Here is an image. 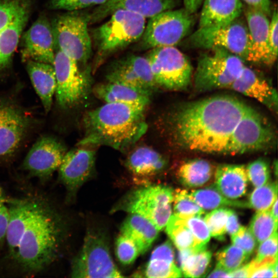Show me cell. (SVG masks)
I'll return each instance as SVG.
<instances>
[{"mask_svg": "<svg viewBox=\"0 0 278 278\" xmlns=\"http://www.w3.org/2000/svg\"><path fill=\"white\" fill-rule=\"evenodd\" d=\"M55 44L51 24L40 16L26 31L22 41V56L24 61L53 64Z\"/></svg>", "mask_w": 278, "mask_h": 278, "instance_id": "cell-17", "label": "cell"}, {"mask_svg": "<svg viewBox=\"0 0 278 278\" xmlns=\"http://www.w3.org/2000/svg\"><path fill=\"white\" fill-rule=\"evenodd\" d=\"M190 195L194 201L205 212L223 206L249 207L247 202L228 199L223 196L214 185L192 190Z\"/></svg>", "mask_w": 278, "mask_h": 278, "instance_id": "cell-32", "label": "cell"}, {"mask_svg": "<svg viewBox=\"0 0 278 278\" xmlns=\"http://www.w3.org/2000/svg\"><path fill=\"white\" fill-rule=\"evenodd\" d=\"M204 0H183L185 9L188 13L193 14L202 6Z\"/></svg>", "mask_w": 278, "mask_h": 278, "instance_id": "cell-51", "label": "cell"}, {"mask_svg": "<svg viewBox=\"0 0 278 278\" xmlns=\"http://www.w3.org/2000/svg\"><path fill=\"white\" fill-rule=\"evenodd\" d=\"M110 19L94 31L97 49L93 72L109 56L140 39L146 26V19L122 9L114 11Z\"/></svg>", "mask_w": 278, "mask_h": 278, "instance_id": "cell-4", "label": "cell"}, {"mask_svg": "<svg viewBox=\"0 0 278 278\" xmlns=\"http://www.w3.org/2000/svg\"><path fill=\"white\" fill-rule=\"evenodd\" d=\"M167 164L166 159L160 152L147 145L134 148L125 161L134 182L145 185L150 183L151 179L161 172Z\"/></svg>", "mask_w": 278, "mask_h": 278, "instance_id": "cell-19", "label": "cell"}, {"mask_svg": "<svg viewBox=\"0 0 278 278\" xmlns=\"http://www.w3.org/2000/svg\"><path fill=\"white\" fill-rule=\"evenodd\" d=\"M147 59L158 88L177 91L189 84L193 68L187 57L175 46L151 49Z\"/></svg>", "mask_w": 278, "mask_h": 278, "instance_id": "cell-10", "label": "cell"}, {"mask_svg": "<svg viewBox=\"0 0 278 278\" xmlns=\"http://www.w3.org/2000/svg\"><path fill=\"white\" fill-rule=\"evenodd\" d=\"M120 233L135 244L140 254L147 252L157 239L159 230L149 220L130 213L122 223Z\"/></svg>", "mask_w": 278, "mask_h": 278, "instance_id": "cell-27", "label": "cell"}, {"mask_svg": "<svg viewBox=\"0 0 278 278\" xmlns=\"http://www.w3.org/2000/svg\"><path fill=\"white\" fill-rule=\"evenodd\" d=\"M169 138L188 150L237 154L275 146L274 127L235 97L217 95L180 105L164 118Z\"/></svg>", "mask_w": 278, "mask_h": 278, "instance_id": "cell-1", "label": "cell"}, {"mask_svg": "<svg viewBox=\"0 0 278 278\" xmlns=\"http://www.w3.org/2000/svg\"><path fill=\"white\" fill-rule=\"evenodd\" d=\"M165 227L166 233L179 250L200 247L197 246L192 232L185 224L184 219L173 214Z\"/></svg>", "mask_w": 278, "mask_h": 278, "instance_id": "cell-33", "label": "cell"}, {"mask_svg": "<svg viewBox=\"0 0 278 278\" xmlns=\"http://www.w3.org/2000/svg\"><path fill=\"white\" fill-rule=\"evenodd\" d=\"M241 227L235 212L230 209L227 221V232L232 236L235 234Z\"/></svg>", "mask_w": 278, "mask_h": 278, "instance_id": "cell-49", "label": "cell"}, {"mask_svg": "<svg viewBox=\"0 0 278 278\" xmlns=\"http://www.w3.org/2000/svg\"><path fill=\"white\" fill-rule=\"evenodd\" d=\"M53 65L56 78L55 94L58 105L70 109L85 101L93 88L90 67L81 70L75 60L58 49Z\"/></svg>", "mask_w": 278, "mask_h": 278, "instance_id": "cell-8", "label": "cell"}, {"mask_svg": "<svg viewBox=\"0 0 278 278\" xmlns=\"http://www.w3.org/2000/svg\"><path fill=\"white\" fill-rule=\"evenodd\" d=\"M174 250L169 240L157 247L146 264L143 274L149 278L180 277L181 270L175 263Z\"/></svg>", "mask_w": 278, "mask_h": 278, "instance_id": "cell-28", "label": "cell"}, {"mask_svg": "<svg viewBox=\"0 0 278 278\" xmlns=\"http://www.w3.org/2000/svg\"><path fill=\"white\" fill-rule=\"evenodd\" d=\"M27 71L32 84L46 113L51 109L56 89L53 65L32 60L27 61Z\"/></svg>", "mask_w": 278, "mask_h": 278, "instance_id": "cell-25", "label": "cell"}, {"mask_svg": "<svg viewBox=\"0 0 278 278\" xmlns=\"http://www.w3.org/2000/svg\"><path fill=\"white\" fill-rule=\"evenodd\" d=\"M92 93L106 103H122L147 107L152 94L133 87L107 81L95 85Z\"/></svg>", "mask_w": 278, "mask_h": 278, "instance_id": "cell-23", "label": "cell"}, {"mask_svg": "<svg viewBox=\"0 0 278 278\" xmlns=\"http://www.w3.org/2000/svg\"><path fill=\"white\" fill-rule=\"evenodd\" d=\"M248 32V56L246 61L269 66L268 34L270 20L263 12L247 6L244 9Z\"/></svg>", "mask_w": 278, "mask_h": 278, "instance_id": "cell-18", "label": "cell"}, {"mask_svg": "<svg viewBox=\"0 0 278 278\" xmlns=\"http://www.w3.org/2000/svg\"><path fill=\"white\" fill-rule=\"evenodd\" d=\"M108 0H51L49 7L53 9L77 11L93 6H99Z\"/></svg>", "mask_w": 278, "mask_h": 278, "instance_id": "cell-44", "label": "cell"}, {"mask_svg": "<svg viewBox=\"0 0 278 278\" xmlns=\"http://www.w3.org/2000/svg\"><path fill=\"white\" fill-rule=\"evenodd\" d=\"M74 278L122 277L112 259L104 233L89 229L83 246L72 262Z\"/></svg>", "mask_w": 278, "mask_h": 278, "instance_id": "cell-6", "label": "cell"}, {"mask_svg": "<svg viewBox=\"0 0 278 278\" xmlns=\"http://www.w3.org/2000/svg\"><path fill=\"white\" fill-rule=\"evenodd\" d=\"M174 192L167 186L146 185L130 192L114 208L141 215L159 230L163 229L172 214Z\"/></svg>", "mask_w": 278, "mask_h": 278, "instance_id": "cell-7", "label": "cell"}, {"mask_svg": "<svg viewBox=\"0 0 278 278\" xmlns=\"http://www.w3.org/2000/svg\"><path fill=\"white\" fill-rule=\"evenodd\" d=\"M199 17V27L228 23L240 16L243 11L241 0H204Z\"/></svg>", "mask_w": 278, "mask_h": 278, "instance_id": "cell-26", "label": "cell"}, {"mask_svg": "<svg viewBox=\"0 0 278 278\" xmlns=\"http://www.w3.org/2000/svg\"><path fill=\"white\" fill-rule=\"evenodd\" d=\"M231 238L232 244L243 250L249 256L256 248L257 241L247 227L241 225L237 232L231 236Z\"/></svg>", "mask_w": 278, "mask_h": 278, "instance_id": "cell-45", "label": "cell"}, {"mask_svg": "<svg viewBox=\"0 0 278 278\" xmlns=\"http://www.w3.org/2000/svg\"><path fill=\"white\" fill-rule=\"evenodd\" d=\"M259 244L253 262L258 263L265 258L277 257V232Z\"/></svg>", "mask_w": 278, "mask_h": 278, "instance_id": "cell-46", "label": "cell"}, {"mask_svg": "<svg viewBox=\"0 0 278 278\" xmlns=\"http://www.w3.org/2000/svg\"><path fill=\"white\" fill-rule=\"evenodd\" d=\"M107 81L118 83L152 94L158 88L145 57L129 55L113 62L106 74Z\"/></svg>", "mask_w": 278, "mask_h": 278, "instance_id": "cell-15", "label": "cell"}, {"mask_svg": "<svg viewBox=\"0 0 278 278\" xmlns=\"http://www.w3.org/2000/svg\"><path fill=\"white\" fill-rule=\"evenodd\" d=\"M66 151L64 144L56 138L43 136L32 145L22 167L31 176L46 180L58 170Z\"/></svg>", "mask_w": 278, "mask_h": 278, "instance_id": "cell-14", "label": "cell"}, {"mask_svg": "<svg viewBox=\"0 0 278 278\" xmlns=\"http://www.w3.org/2000/svg\"><path fill=\"white\" fill-rule=\"evenodd\" d=\"M176 0H108L98 6L90 15V22H94L110 15L114 11L125 10L150 18L162 12L172 9Z\"/></svg>", "mask_w": 278, "mask_h": 278, "instance_id": "cell-21", "label": "cell"}, {"mask_svg": "<svg viewBox=\"0 0 278 278\" xmlns=\"http://www.w3.org/2000/svg\"><path fill=\"white\" fill-rule=\"evenodd\" d=\"M250 265L248 263L230 272V277H250Z\"/></svg>", "mask_w": 278, "mask_h": 278, "instance_id": "cell-50", "label": "cell"}, {"mask_svg": "<svg viewBox=\"0 0 278 278\" xmlns=\"http://www.w3.org/2000/svg\"><path fill=\"white\" fill-rule=\"evenodd\" d=\"M115 254L121 264L127 266L133 264L140 253L133 241L120 234L115 241Z\"/></svg>", "mask_w": 278, "mask_h": 278, "instance_id": "cell-41", "label": "cell"}, {"mask_svg": "<svg viewBox=\"0 0 278 278\" xmlns=\"http://www.w3.org/2000/svg\"><path fill=\"white\" fill-rule=\"evenodd\" d=\"M186 44L191 48L206 50L223 48L246 61L248 32L245 20L239 16L223 25L199 27Z\"/></svg>", "mask_w": 278, "mask_h": 278, "instance_id": "cell-11", "label": "cell"}, {"mask_svg": "<svg viewBox=\"0 0 278 278\" xmlns=\"http://www.w3.org/2000/svg\"><path fill=\"white\" fill-rule=\"evenodd\" d=\"M276 183L268 181L265 184L256 187L250 194L248 202L249 207L257 211L270 210L277 198Z\"/></svg>", "mask_w": 278, "mask_h": 278, "instance_id": "cell-35", "label": "cell"}, {"mask_svg": "<svg viewBox=\"0 0 278 278\" xmlns=\"http://www.w3.org/2000/svg\"><path fill=\"white\" fill-rule=\"evenodd\" d=\"M8 221V208L3 192L0 194V250L6 240Z\"/></svg>", "mask_w": 278, "mask_h": 278, "instance_id": "cell-47", "label": "cell"}, {"mask_svg": "<svg viewBox=\"0 0 278 278\" xmlns=\"http://www.w3.org/2000/svg\"><path fill=\"white\" fill-rule=\"evenodd\" d=\"M173 214L183 219L205 212L185 189H177L173 194Z\"/></svg>", "mask_w": 278, "mask_h": 278, "instance_id": "cell-36", "label": "cell"}, {"mask_svg": "<svg viewBox=\"0 0 278 278\" xmlns=\"http://www.w3.org/2000/svg\"><path fill=\"white\" fill-rule=\"evenodd\" d=\"M194 23L185 9L169 10L150 18L141 37L144 49L175 46L189 33Z\"/></svg>", "mask_w": 278, "mask_h": 278, "instance_id": "cell-12", "label": "cell"}, {"mask_svg": "<svg viewBox=\"0 0 278 278\" xmlns=\"http://www.w3.org/2000/svg\"><path fill=\"white\" fill-rule=\"evenodd\" d=\"M28 16V10L22 13L12 23L0 31V72L10 62L18 46Z\"/></svg>", "mask_w": 278, "mask_h": 278, "instance_id": "cell-31", "label": "cell"}, {"mask_svg": "<svg viewBox=\"0 0 278 278\" xmlns=\"http://www.w3.org/2000/svg\"><path fill=\"white\" fill-rule=\"evenodd\" d=\"M2 192V189H1V188H0V194H1Z\"/></svg>", "mask_w": 278, "mask_h": 278, "instance_id": "cell-54", "label": "cell"}, {"mask_svg": "<svg viewBox=\"0 0 278 278\" xmlns=\"http://www.w3.org/2000/svg\"><path fill=\"white\" fill-rule=\"evenodd\" d=\"M147 107L122 103H105L86 112L84 134L77 146H105L124 151L133 146L148 129Z\"/></svg>", "mask_w": 278, "mask_h": 278, "instance_id": "cell-2", "label": "cell"}, {"mask_svg": "<svg viewBox=\"0 0 278 278\" xmlns=\"http://www.w3.org/2000/svg\"><path fill=\"white\" fill-rule=\"evenodd\" d=\"M96 156V150L92 146H77L65 153L58 170L69 200L92 175Z\"/></svg>", "mask_w": 278, "mask_h": 278, "instance_id": "cell-13", "label": "cell"}, {"mask_svg": "<svg viewBox=\"0 0 278 278\" xmlns=\"http://www.w3.org/2000/svg\"><path fill=\"white\" fill-rule=\"evenodd\" d=\"M214 185L225 197L236 200L246 193L248 177L243 165L221 164L215 169Z\"/></svg>", "mask_w": 278, "mask_h": 278, "instance_id": "cell-24", "label": "cell"}, {"mask_svg": "<svg viewBox=\"0 0 278 278\" xmlns=\"http://www.w3.org/2000/svg\"><path fill=\"white\" fill-rule=\"evenodd\" d=\"M192 232L198 246H204L210 241L211 234L208 228L201 215L193 216L184 219Z\"/></svg>", "mask_w": 278, "mask_h": 278, "instance_id": "cell-42", "label": "cell"}, {"mask_svg": "<svg viewBox=\"0 0 278 278\" xmlns=\"http://www.w3.org/2000/svg\"><path fill=\"white\" fill-rule=\"evenodd\" d=\"M230 209L227 207H219L207 213L204 221L208 228L211 236L219 240L224 239L227 233L226 224Z\"/></svg>", "mask_w": 278, "mask_h": 278, "instance_id": "cell-38", "label": "cell"}, {"mask_svg": "<svg viewBox=\"0 0 278 278\" xmlns=\"http://www.w3.org/2000/svg\"><path fill=\"white\" fill-rule=\"evenodd\" d=\"M36 203V201L30 199L15 200L8 203V221L6 240L12 257H14L15 255L22 235L32 217Z\"/></svg>", "mask_w": 278, "mask_h": 278, "instance_id": "cell-22", "label": "cell"}, {"mask_svg": "<svg viewBox=\"0 0 278 278\" xmlns=\"http://www.w3.org/2000/svg\"><path fill=\"white\" fill-rule=\"evenodd\" d=\"M90 15L76 11L63 14L51 24L55 49L78 64L85 65L92 54V42L88 25Z\"/></svg>", "mask_w": 278, "mask_h": 278, "instance_id": "cell-9", "label": "cell"}, {"mask_svg": "<svg viewBox=\"0 0 278 278\" xmlns=\"http://www.w3.org/2000/svg\"><path fill=\"white\" fill-rule=\"evenodd\" d=\"M229 89L255 99L275 113L277 112L276 90L265 78L246 65Z\"/></svg>", "mask_w": 278, "mask_h": 278, "instance_id": "cell-20", "label": "cell"}, {"mask_svg": "<svg viewBox=\"0 0 278 278\" xmlns=\"http://www.w3.org/2000/svg\"><path fill=\"white\" fill-rule=\"evenodd\" d=\"M29 124L28 116L18 106L0 99V159H7L16 152Z\"/></svg>", "mask_w": 278, "mask_h": 278, "instance_id": "cell-16", "label": "cell"}, {"mask_svg": "<svg viewBox=\"0 0 278 278\" xmlns=\"http://www.w3.org/2000/svg\"><path fill=\"white\" fill-rule=\"evenodd\" d=\"M63 233V225L59 216L47 205L37 201L14 258L26 271L43 270L58 256Z\"/></svg>", "mask_w": 278, "mask_h": 278, "instance_id": "cell-3", "label": "cell"}, {"mask_svg": "<svg viewBox=\"0 0 278 278\" xmlns=\"http://www.w3.org/2000/svg\"><path fill=\"white\" fill-rule=\"evenodd\" d=\"M278 41V14L277 9L272 11L268 34L269 64L272 65L277 59Z\"/></svg>", "mask_w": 278, "mask_h": 278, "instance_id": "cell-43", "label": "cell"}, {"mask_svg": "<svg viewBox=\"0 0 278 278\" xmlns=\"http://www.w3.org/2000/svg\"><path fill=\"white\" fill-rule=\"evenodd\" d=\"M206 246L180 250L179 262L184 277L203 276L211 263L212 253Z\"/></svg>", "mask_w": 278, "mask_h": 278, "instance_id": "cell-30", "label": "cell"}, {"mask_svg": "<svg viewBox=\"0 0 278 278\" xmlns=\"http://www.w3.org/2000/svg\"><path fill=\"white\" fill-rule=\"evenodd\" d=\"M246 170L248 180L255 187L269 181L270 170L265 159L259 158L252 162L246 167Z\"/></svg>", "mask_w": 278, "mask_h": 278, "instance_id": "cell-40", "label": "cell"}, {"mask_svg": "<svg viewBox=\"0 0 278 278\" xmlns=\"http://www.w3.org/2000/svg\"><path fill=\"white\" fill-rule=\"evenodd\" d=\"M215 169L207 161L195 159L183 163L177 170L179 181L189 187L203 186L214 176Z\"/></svg>", "mask_w": 278, "mask_h": 278, "instance_id": "cell-29", "label": "cell"}, {"mask_svg": "<svg viewBox=\"0 0 278 278\" xmlns=\"http://www.w3.org/2000/svg\"><path fill=\"white\" fill-rule=\"evenodd\" d=\"M270 212L275 221H277V198L274 201L271 207Z\"/></svg>", "mask_w": 278, "mask_h": 278, "instance_id": "cell-53", "label": "cell"}, {"mask_svg": "<svg viewBox=\"0 0 278 278\" xmlns=\"http://www.w3.org/2000/svg\"><path fill=\"white\" fill-rule=\"evenodd\" d=\"M207 50L198 59L194 75L195 89L198 92L229 89L245 65L244 61L223 48Z\"/></svg>", "mask_w": 278, "mask_h": 278, "instance_id": "cell-5", "label": "cell"}, {"mask_svg": "<svg viewBox=\"0 0 278 278\" xmlns=\"http://www.w3.org/2000/svg\"><path fill=\"white\" fill-rule=\"evenodd\" d=\"M249 257L243 250L233 244L223 248L216 254L217 264L229 272L245 264Z\"/></svg>", "mask_w": 278, "mask_h": 278, "instance_id": "cell-37", "label": "cell"}, {"mask_svg": "<svg viewBox=\"0 0 278 278\" xmlns=\"http://www.w3.org/2000/svg\"><path fill=\"white\" fill-rule=\"evenodd\" d=\"M246 4L247 6L257 9L268 17L271 15L270 0H241Z\"/></svg>", "mask_w": 278, "mask_h": 278, "instance_id": "cell-48", "label": "cell"}, {"mask_svg": "<svg viewBox=\"0 0 278 278\" xmlns=\"http://www.w3.org/2000/svg\"><path fill=\"white\" fill-rule=\"evenodd\" d=\"M230 272L219 265H216L215 268L206 276L207 277H230Z\"/></svg>", "mask_w": 278, "mask_h": 278, "instance_id": "cell-52", "label": "cell"}, {"mask_svg": "<svg viewBox=\"0 0 278 278\" xmlns=\"http://www.w3.org/2000/svg\"><path fill=\"white\" fill-rule=\"evenodd\" d=\"M249 229L256 241L260 243L277 232V221L273 217L270 210L257 211Z\"/></svg>", "mask_w": 278, "mask_h": 278, "instance_id": "cell-34", "label": "cell"}, {"mask_svg": "<svg viewBox=\"0 0 278 278\" xmlns=\"http://www.w3.org/2000/svg\"><path fill=\"white\" fill-rule=\"evenodd\" d=\"M27 10L28 5L26 0H0V31Z\"/></svg>", "mask_w": 278, "mask_h": 278, "instance_id": "cell-39", "label": "cell"}]
</instances>
